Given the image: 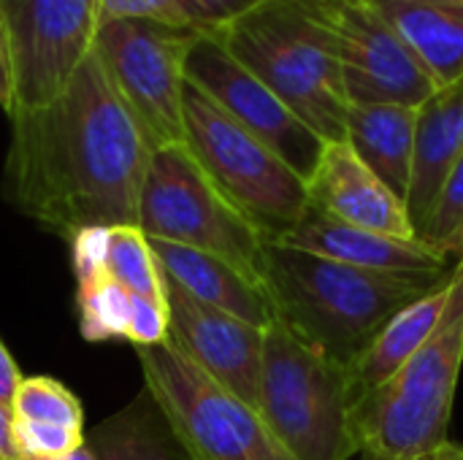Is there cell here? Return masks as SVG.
<instances>
[{"label": "cell", "mask_w": 463, "mask_h": 460, "mask_svg": "<svg viewBox=\"0 0 463 460\" xmlns=\"http://www.w3.org/2000/svg\"><path fill=\"white\" fill-rule=\"evenodd\" d=\"M3 165V198L43 230L138 222L152 144L114 92L98 54L46 106L16 111Z\"/></svg>", "instance_id": "cell-1"}, {"label": "cell", "mask_w": 463, "mask_h": 460, "mask_svg": "<svg viewBox=\"0 0 463 460\" xmlns=\"http://www.w3.org/2000/svg\"><path fill=\"white\" fill-rule=\"evenodd\" d=\"M453 279L456 266L431 274H388L282 241L266 247L260 268L274 320L345 366H353L402 309Z\"/></svg>", "instance_id": "cell-2"}, {"label": "cell", "mask_w": 463, "mask_h": 460, "mask_svg": "<svg viewBox=\"0 0 463 460\" xmlns=\"http://www.w3.org/2000/svg\"><path fill=\"white\" fill-rule=\"evenodd\" d=\"M217 38L326 144L345 141L350 100L336 41L315 0H266Z\"/></svg>", "instance_id": "cell-3"}, {"label": "cell", "mask_w": 463, "mask_h": 460, "mask_svg": "<svg viewBox=\"0 0 463 460\" xmlns=\"http://www.w3.org/2000/svg\"><path fill=\"white\" fill-rule=\"evenodd\" d=\"M463 366V277L434 336L380 388L355 401L353 426L361 453L388 458L434 455L448 439Z\"/></svg>", "instance_id": "cell-4"}, {"label": "cell", "mask_w": 463, "mask_h": 460, "mask_svg": "<svg viewBox=\"0 0 463 460\" xmlns=\"http://www.w3.org/2000/svg\"><path fill=\"white\" fill-rule=\"evenodd\" d=\"M355 401L350 366L309 347L277 320L266 328L258 412L293 458H355Z\"/></svg>", "instance_id": "cell-5"}, {"label": "cell", "mask_w": 463, "mask_h": 460, "mask_svg": "<svg viewBox=\"0 0 463 460\" xmlns=\"http://www.w3.org/2000/svg\"><path fill=\"white\" fill-rule=\"evenodd\" d=\"M184 146L220 195L269 244L282 241L304 217L307 179L190 81L184 84Z\"/></svg>", "instance_id": "cell-6"}, {"label": "cell", "mask_w": 463, "mask_h": 460, "mask_svg": "<svg viewBox=\"0 0 463 460\" xmlns=\"http://www.w3.org/2000/svg\"><path fill=\"white\" fill-rule=\"evenodd\" d=\"M136 225L146 239L214 255L263 285L269 241L220 195L184 144L152 152Z\"/></svg>", "instance_id": "cell-7"}, {"label": "cell", "mask_w": 463, "mask_h": 460, "mask_svg": "<svg viewBox=\"0 0 463 460\" xmlns=\"http://www.w3.org/2000/svg\"><path fill=\"white\" fill-rule=\"evenodd\" d=\"M144 385L163 404L193 460H296L260 412L193 366L171 342L136 350Z\"/></svg>", "instance_id": "cell-8"}, {"label": "cell", "mask_w": 463, "mask_h": 460, "mask_svg": "<svg viewBox=\"0 0 463 460\" xmlns=\"http://www.w3.org/2000/svg\"><path fill=\"white\" fill-rule=\"evenodd\" d=\"M201 35L155 19H109L98 27L92 52L152 149L184 144V65Z\"/></svg>", "instance_id": "cell-9"}, {"label": "cell", "mask_w": 463, "mask_h": 460, "mask_svg": "<svg viewBox=\"0 0 463 460\" xmlns=\"http://www.w3.org/2000/svg\"><path fill=\"white\" fill-rule=\"evenodd\" d=\"M11 65L14 111L52 103L87 62L100 27L98 0H0Z\"/></svg>", "instance_id": "cell-10"}, {"label": "cell", "mask_w": 463, "mask_h": 460, "mask_svg": "<svg viewBox=\"0 0 463 460\" xmlns=\"http://www.w3.org/2000/svg\"><path fill=\"white\" fill-rule=\"evenodd\" d=\"M336 41L350 106L420 108L439 87L369 0H315Z\"/></svg>", "instance_id": "cell-11"}, {"label": "cell", "mask_w": 463, "mask_h": 460, "mask_svg": "<svg viewBox=\"0 0 463 460\" xmlns=\"http://www.w3.org/2000/svg\"><path fill=\"white\" fill-rule=\"evenodd\" d=\"M187 81L209 95L244 130L271 146L301 179H309L326 152V141L304 125L252 70H247L217 35H201L184 65Z\"/></svg>", "instance_id": "cell-12"}, {"label": "cell", "mask_w": 463, "mask_h": 460, "mask_svg": "<svg viewBox=\"0 0 463 460\" xmlns=\"http://www.w3.org/2000/svg\"><path fill=\"white\" fill-rule=\"evenodd\" d=\"M163 301L168 312V342L209 380L258 409L266 328L201 304L165 274Z\"/></svg>", "instance_id": "cell-13"}, {"label": "cell", "mask_w": 463, "mask_h": 460, "mask_svg": "<svg viewBox=\"0 0 463 460\" xmlns=\"http://www.w3.org/2000/svg\"><path fill=\"white\" fill-rule=\"evenodd\" d=\"M309 209L353 228L418 239L407 206L358 160L347 141L328 144L307 179Z\"/></svg>", "instance_id": "cell-14"}, {"label": "cell", "mask_w": 463, "mask_h": 460, "mask_svg": "<svg viewBox=\"0 0 463 460\" xmlns=\"http://www.w3.org/2000/svg\"><path fill=\"white\" fill-rule=\"evenodd\" d=\"M282 244L369 268V271H388V274H431L453 268L450 258L426 247L418 239L388 236L366 228H353L339 220H331L307 206L298 225L282 239Z\"/></svg>", "instance_id": "cell-15"}, {"label": "cell", "mask_w": 463, "mask_h": 460, "mask_svg": "<svg viewBox=\"0 0 463 460\" xmlns=\"http://www.w3.org/2000/svg\"><path fill=\"white\" fill-rule=\"evenodd\" d=\"M149 247L160 271L201 304H209L258 328H269L274 323V309L263 285L250 279L236 266L171 241L149 239Z\"/></svg>", "instance_id": "cell-16"}, {"label": "cell", "mask_w": 463, "mask_h": 460, "mask_svg": "<svg viewBox=\"0 0 463 460\" xmlns=\"http://www.w3.org/2000/svg\"><path fill=\"white\" fill-rule=\"evenodd\" d=\"M463 152V79L439 87L420 108L415 125V168L407 195L412 228L429 217L453 163Z\"/></svg>", "instance_id": "cell-17"}, {"label": "cell", "mask_w": 463, "mask_h": 460, "mask_svg": "<svg viewBox=\"0 0 463 460\" xmlns=\"http://www.w3.org/2000/svg\"><path fill=\"white\" fill-rule=\"evenodd\" d=\"M418 108L396 103L350 106L345 141L358 160L407 206L415 168Z\"/></svg>", "instance_id": "cell-18"}, {"label": "cell", "mask_w": 463, "mask_h": 460, "mask_svg": "<svg viewBox=\"0 0 463 460\" xmlns=\"http://www.w3.org/2000/svg\"><path fill=\"white\" fill-rule=\"evenodd\" d=\"M412 49L437 87L463 79V5L434 0H369Z\"/></svg>", "instance_id": "cell-19"}, {"label": "cell", "mask_w": 463, "mask_h": 460, "mask_svg": "<svg viewBox=\"0 0 463 460\" xmlns=\"http://www.w3.org/2000/svg\"><path fill=\"white\" fill-rule=\"evenodd\" d=\"M98 460H193L171 418L144 385L128 407L84 434Z\"/></svg>", "instance_id": "cell-20"}, {"label": "cell", "mask_w": 463, "mask_h": 460, "mask_svg": "<svg viewBox=\"0 0 463 460\" xmlns=\"http://www.w3.org/2000/svg\"><path fill=\"white\" fill-rule=\"evenodd\" d=\"M450 287H453V282L429 293L426 298L415 301L412 306L402 309L377 333V339L366 347V352L350 366L355 399H361L369 390L388 382L434 336V331L439 328L442 314L448 309Z\"/></svg>", "instance_id": "cell-21"}, {"label": "cell", "mask_w": 463, "mask_h": 460, "mask_svg": "<svg viewBox=\"0 0 463 460\" xmlns=\"http://www.w3.org/2000/svg\"><path fill=\"white\" fill-rule=\"evenodd\" d=\"M106 277L125 287L130 296L163 301V271L149 247V239L141 233L138 225L111 228Z\"/></svg>", "instance_id": "cell-22"}, {"label": "cell", "mask_w": 463, "mask_h": 460, "mask_svg": "<svg viewBox=\"0 0 463 460\" xmlns=\"http://www.w3.org/2000/svg\"><path fill=\"white\" fill-rule=\"evenodd\" d=\"M79 333L87 342L128 339L130 293L109 277H98L76 285Z\"/></svg>", "instance_id": "cell-23"}, {"label": "cell", "mask_w": 463, "mask_h": 460, "mask_svg": "<svg viewBox=\"0 0 463 460\" xmlns=\"http://www.w3.org/2000/svg\"><path fill=\"white\" fill-rule=\"evenodd\" d=\"M11 415L16 420H33V423H54L65 428L84 431V407L76 399V393L52 380V377H30L22 380Z\"/></svg>", "instance_id": "cell-24"}, {"label": "cell", "mask_w": 463, "mask_h": 460, "mask_svg": "<svg viewBox=\"0 0 463 460\" xmlns=\"http://www.w3.org/2000/svg\"><path fill=\"white\" fill-rule=\"evenodd\" d=\"M418 241L442 252V255H461L463 244V152L453 163L429 217L415 230Z\"/></svg>", "instance_id": "cell-25"}, {"label": "cell", "mask_w": 463, "mask_h": 460, "mask_svg": "<svg viewBox=\"0 0 463 460\" xmlns=\"http://www.w3.org/2000/svg\"><path fill=\"white\" fill-rule=\"evenodd\" d=\"M87 431L54 426V423H33L14 418V445L19 460L27 458H57L73 453L84 445Z\"/></svg>", "instance_id": "cell-26"}, {"label": "cell", "mask_w": 463, "mask_h": 460, "mask_svg": "<svg viewBox=\"0 0 463 460\" xmlns=\"http://www.w3.org/2000/svg\"><path fill=\"white\" fill-rule=\"evenodd\" d=\"M266 0H176L190 27L217 35Z\"/></svg>", "instance_id": "cell-27"}, {"label": "cell", "mask_w": 463, "mask_h": 460, "mask_svg": "<svg viewBox=\"0 0 463 460\" xmlns=\"http://www.w3.org/2000/svg\"><path fill=\"white\" fill-rule=\"evenodd\" d=\"M128 342L138 347H157L168 342V312L165 301H152L141 296H130V323Z\"/></svg>", "instance_id": "cell-28"}, {"label": "cell", "mask_w": 463, "mask_h": 460, "mask_svg": "<svg viewBox=\"0 0 463 460\" xmlns=\"http://www.w3.org/2000/svg\"><path fill=\"white\" fill-rule=\"evenodd\" d=\"M111 228H84L71 239L73 255V277L79 282H90L106 277V255H109Z\"/></svg>", "instance_id": "cell-29"}, {"label": "cell", "mask_w": 463, "mask_h": 460, "mask_svg": "<svg viewBox=\"0 0 463 460\" xmlns=\"http://www.w3.org/2000/svg\"><path fill=\"white\" fill-rule=\"evenodd\" d=\"M100 22L109 19H155L165 24L190 27L176 0H98Z\"/></svg>", "instance_id": "cell-30"}, {"label": "cell", "mask_w": 463, "mask_h": 460, "mask_svg": "<svg viewBox=\"0 0 463 460\" xmlns=\"http://www.w3.org/2000/svg\"><path fill=\"white\" fill-rule=\"evenodd\" d=\"M0 108L8 117L14 111V65H11V46H8L3 8H0Z\"/></svg>", "instance_id": "cell-31"}, {"label": "cell", "mask_w": 463, "mask_h": 460, "mask_svg": "<svg viewBox=\"0 0 463 460\" xmlns=\"http://www.w3.org/2000/svg\"><path fill=\"white\" fill-rule=\"evenodd\" d=\"M22 385V374H19V366L16 361L11 358L5 342L0 339V407L3 409H14V399H16V390Z\"/></svg>", "instance_id": "cell-32"}, {"label": "cell", "mask_w": 463, "mask_h": 460, "mask_svg": "<svg viewBox=\"0 0 463 460\" xmlns=\"http://www.w3.org/2000/svg\"><path fill=\"white\" fill-rule=\"evenodd\" d=\"M0 460H19L14 445V415L0 407Z\"/></svg>", "instance_id": "cell-33"}, {"label": "cell", "mask_w": 463, "mask_h": 460, "mask_svg": "<svg viewBox=\"0 0 463 460\" xmlns=\"http://www.w3.org/2000/svg\"><path fill=\"white\" fill-rule=\"evenodd\" d=\"M434 460H463V447L456 445V442H445L437 453H434Z\"/></svg>", "instance_id": "cell-34"}, {"label": "cell", "mask_w": 463, "mask_h": 460, "mask_svg": "<svg viewBox=\"0 0 463 460\" xmlns=\"http://www.w3.org/2000/svg\"><path fill=\"white\" fill-rule=\"evenodd\" d=\"M27 460H98L92 455V450L87 447V442L79 447V450H73V453H65V455H57V458H27Z\"/></svg>", "instance_id": "cell-35"}, {"label": "cell", "mask_w": 463, "mask_h": 460, "mask_svg": "<svg viewBox=\"0 0 463 460\" xmlns=\"http://www.w3.org/2000/svg\"><path fill=\"white\" fill-rule=\"evenodd\" d=\"M355 460H434V455H418V458H388V455H374V453H358Z\"/></svg>", "instance_id": "cell-36"}, {"label": "cell", "mask_w": 463, "mask_h": 460, "mask_svg": "<svg viewBox=\"0 0 463 460\" xmlns=\"http://www.w3.org/2000/svg\"><path fill=\"white\" fill-rule=\"evenodd\" d=\"M456 274L463 277V244H461V255H458V263H456Z\"/></svg>", "instance_id": "cell-37"}, {"label": "cell", "mask_w": 463, "mask_h": 460, "mask_svg": "<svg viewBox=\"0 0 463 460\" xmlns=\"http://www.w3.org/2000/svg\"><path fill=\"white\" fill-rule=\"evenodd\" d=\"M434 3H450V5H463V0H434Z\"/></svg>", "instance_id": "cell-38"}]
</instances>
